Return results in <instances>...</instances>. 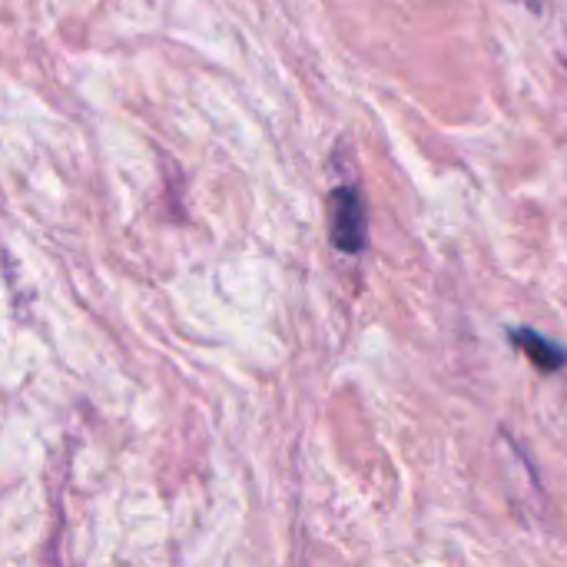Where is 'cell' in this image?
<instances>
[{
    "label": "cell",
    "instance_id": "7a4b0ae2",
    "mask_svg": "<svg viewBox=\"0 0 567 567\" xmlns=\"http://www.w3.org/2000/svg\"><path fill=\"white\" fill-rule=\"evenodd\" d=\"M508 339H512V346L522 349V352L528 355V362H532L535 369H542V372H561L567 365V352L558 342H551V339H545V336H538V332H532V329H525V326H522V329H512Z\"/></svg>",
    "mask_w": 567,
    "mask_h": 567
},
{
    "label": "cell",
    "instance_id": "6da1fadb",
    "mask_svg": "<svg viewBox=\"0 0 567 567\" xmlns=\"http://www.w3.org/2000/svg\"><path fill=\"white\" fill-rule=\"evenodd\" d=\"M332 216V243L339 252L359 256L369 243V223H365V203L362 193L352 186H339L329 199Z\"/></svg>",
    "mask_w": 567,
    "mask_h": 567
}]
</instances>
